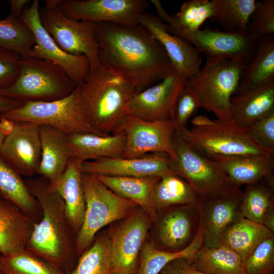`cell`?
Instances as JSON below:
<instances>
[{
	"label": "cell",
	"instance_id": "4dcf8cb0",
	"mask_svg": "<svg viewBox=\"0 0 274 274\" xmlns=\"http://www.w3.org/2000/svg\"><path fill=\"white\" fill-rule=\"evenodd\" d=\"M187 259L205 274H244V263L240 256L224 245L202 246Z\"/></svg>",
	"mask_w": 274,
	"mask_h": 274
},
{
	"label": "cell",
	"instance_id": "3957f363",
	"mask_svg": "<svg viewBox=\"0 0 274 274\" xmlns=\"http://www.w3.org/2000/svg\"><path fill=\"white\" fill-rule=\"evenodd\" d=\"M76 88L81 110L90 126L100 135L116 134L136 92L134 87L101 64L91 69Z\"/></svg>",
	"mask_w": 274,
	"mask_h": 274
},
{
	"label": "cell",
	"instance_id": "d590c367",
	"mask_svg": "<svg viewBox=\"0 0 274 274\" xmlns=\"http://www.w3.org/2000/svg\"><path fill=\"white\" fill-rule=\"evenodd\" d=\"M202 231L200 223L193 241L181 251H163L157 249L152 243H145L140 255L136 274H159L169 262L179 258H189L202 246Z\"/></svg>",
	"mask_w": 274,
	"mask_h": 274
},
{
	"label": "cell",
	"instance_id": "681fc988",
	"mask_svg": "<svg viewBox=\"0 0 274 274\" xmlns=\"http://www.w3.org/2000/svg\"><path fill=\"white\" fill-rule=\"evenodd\" d=\"M15 122L6 118H0V130L5 136L8 135L14 130Z\"/></svg>",
	"mask_w": 274,
	"mask_h": 274
},
{
	"label": "cell",
	"instance_id": "f1b7e54d",
	"mask_svg": "<svg viewBox=\"0 0 274 274\" xmlns=\"http://www.w3.org/2000/svg\"><path fill=\"white\" fill-rule=\"evenodd\" d=\"M94 176L116 194L135 202L152 221H156L158 214L152 204L151 194L161 177Z\"/></svg>",
	"mask_w": 274,
	"mask_h": 274
},
{
	"label": "cell",
	"instance_id": "30bf717a",
	"mask_svg": "<svg viewBox=\"0 0 274 274\" xmlns=\"http://www.w3.org/2000/svg\"><path fill=\"white\" fill-rule=\"evenodd\" d=\"M59 0H48L39 10L44 28L64 52L84 55L90 63V70L101 64L98 56L95 34L96 23L68 18L58 6Z\"/></svg>",
	"mask_w": 274,
	"mask_h": 274
},
{
	"label": "cell",
	"instance_id": "52a82bcc",
	"mask_svg": "<svg viewBox=\"0 0 274 274\" xmlns=\"http://www.w3.org/2000/svg\"><path fill=\"white\" fill-rule=\"evenodd\" d=\"M174 144L170 171L184 179L199 199H209L241 189L232 184L218 162L195 150L175 133Z\"/></svg>",
	"mask_w": 274,
	"mask_h": 274
},
{
	"label": "cell",
	"instance_id": "5b68a950",
	"mask_svg": "<svg viewBox=\"0 0 274 274\" xmlns=\"http://www.w3.org/2000/svg\"><path fill=\"white\" fill-rule=\"evenodd\" d=\"M246 65L227 59L206 63L187 79L184 86L195 96L199 108L213 113L217 119L232 122L230 99Z\"/></svg>",
	"mask_w": 274,
	"mask_h": 274
},
{
	"label": "cell",
	"instance_id": "9c48e42d",
	"mask_svg": "<svg viewBox=\"0 0 274 274\" xmlns=\"http://www.w3.org/2000/svg\"><path fill=\"white\" fill-rule=\"evenodd\" d=\"M15 122L47 125L66 134H98L88 124L81 110L77 88L68 96L50 101H28L15 109L0 115V118Z\"/></svg>",
	"mask_w": 274,
	"mask_h": 274
},
{
	"label": "cell",
	"instance_id": "9a60e30c",
	"mask_svg": "<svg viewBox=\"0 0 274 274\" xmlns=\"http://www.w3.org/2000/svg\"><path fill=\"white\" fill-rule=\"evenodd\" d=\"M151 221L141 208L125 218L109 236L112 263L110 274H136Z\"/></svg>",
	"mask_w": 274,
	"mask_h": 274
},
{
	"label": "cell",
	"instance_id": "74e56055",
	"mask_svg": "<svg viewBox=\"0 0 274 274\" xmlns=\"http://www.w3.org/2000/svg\"><path fill=\"white\" fill-rule=\"evenodd\" d=\"M35 44L33 35L27 25L19 17L10 14L0 20V48L20 55L30 56Z\"/></svg>",
	"mask_w": 274,
	"mask_h": 274
},
{
	"label": "cell",
	"instance_id": "f6af8a7d",
	"mask_svg": "<svg viewBox=\"0 0 274 274\" xmlns=\"http://www.w3.org/2000/svg\"><path fill=\"white\" fill-rule=\"evenodd\" d=\"M21 56L11 51L0 48V88L11 85L20 71Z\"/></svg>",
	"mask_w": 274,
	"mask_h": 274
},
{
	"label": "cell",
	"instance_id": "484cf974",
	"mask_svg": "<svg viewBox=\"0 0 274 274\" xmlns=\"http://www.w3.org/2000/svg\"><path fill=\"white\" fill-rule=\"evenodd\" d=\"M230 112L232 121L250 126L274 112V80L256 88L232 96Z\"/></svg>",
	"mask_w": 274,
	"mask_h": 274
},
{
	"label": "cell",
	"instance_id": "2e32d148",
	"mask_svg": "<svg viewBox=\"0 0 274 274\" xmlns=\"http://www.w3.org/2000/svg\"><path fill=\"white\" fill-rule=\"evenodd\" d=\"M187 78L173 69L162 80L136 92L128 107V114L148 121L173 119L174 108Z\"/></svg>",
	"mask_w": 274,
	"mask_h": 274
},
{
	"label": "cell",
	"instance_id": "db71d44e",
	"mask_svg": "<svg viewBox=\"0 0 274 274\" xmlns=\"http://www.w3.org/2000/svg\"><path fill=\"white\" fill-rule=\"evenodd\" d=\"M1 253H0V256H1Z\"/></svg>",
	"mask_w": 274,
	"mask_h": 274
},
{
	"label": "cell",
	"instance_id": "836d02e7",
	"mask_svg": "<svg viewBox=\"0 0 274 274\" xmlns=\"http://www.w3.org/2000/svg\"><path fill=\"white\" fill-rule=\"evenodd\" d=\"M274 235L264 226L243 217L225 232L219 244L224 245L238 254L244 263L256 247Z\"/></svg>",
	"mask_w": 274,
	"mask_h": 274
},
{
	"label": "cell",
	"instance_id": "e0dca14e",
	"mask_svg": "<svg viewBox=\"0 0 274 274\" xmlns=\"http://www.w3.org/2000/svg\"><path fill=\"white\" fill-rule=\"evenodd\" d=\"M200 199L191 205L170 208L158 213L156 220L157 249L181 251L195 237L200 223Z\"/></svg>",
	"mask_w": 274,
	"mask_h": 274
},
{
	"label": "cell",
	"instance_id": "d4e9b609",
	"mask_svg": "<svg viewBox=\"0 0 274 274\" xmlns=\"http://www.w3.org/2000/svg\"><path fill=\"white\" fill-rule=\"evenodd\" d=\"M39 126L41 157L38 174L52 183L63 173L73 157L68 135L49 125Z\"/></svg>",
	"mask_w": 274,
	"mask_h": 274
},
{
	"label": "cell",
	"instance_id": "b9f144b4",
	"mask_svg": "<svg viewBox=\"0 0 274 274\" xmlns=\"http://www.w3.org/2000/svg\"><path fill=\"white\" fill-rule=\"evenodd\" d=\"M273 272L274 235L260 243L244 263V274H271Z\"/></svg>",
	"mask_w": 274,
	"mask_h": 274
},
{
	"label": "cell",
	"instance_id": "44dd1931",
	"mask_svg": "<svg viewBox=\"0 0 274 274\" xmlns=\"http://www.w3.org/2000/svg\"><path fill=\"white\" fill-rule=\"evenodd\" d=\"M139 23L145 27L161 44L174 70L187 79L196 74L201 68V53L183 38L170 33L158 16L143 13Z\"/></svg>",
	"mask_w": 274,
	"mask_h": 274
},
{
	"label": "cell",
	"instance_id": "7dc6e473",
	"mask_svg": "<svg viewBox=\"0 0 274 274\" xmlns=\"http://www.w3.org/2000/svg\"><path fill=\"white\" fill-rule=\"evenodd\" d=\"M23 102L0 96V115L21 107Z\"/></svg>",
	"mask_w": 274,
	"mask_h": 274
},
{
	"label": "cell",
	"instance_id": "277c9868",
	"mask_svg": "<svg viewBox=\"0 0 274 274\" xmlns=\"http://www.w3.org/2000/svg\"><path fill=\"white\" fill-rule=\"evenodd\" d=\"M76 87L64 70L55 63L21 57L16 80L9 87L0 88V96L23 102L50 101L68 96Z\"/></svg>",
	"mask_w": 274,
	"mask_h": 274
},
{
	"label": "cell",
	"instance_id": "bcb514c9",
	"mask_svg": "<svg viewBox=\"0 0 274 274\" xmlns=\"http://www.w3.org/2000/svg\"><path fill=\"white\" fill-rule=\"evenodd\" d=\"M159 274H205L196 269L186 258L176 259L167 263Z\"/></svg>",
	"mask_w": 274,
	"mask_h": 274
},
{
	"label": "cell",
	"instance_id": "ab89813d",
	"mask_svg": "<svg viewBox=\"0 0 274 274\" xmlns=\"http://www.w3.org/2000/svg\"><path fill=\"white\" fill-rule=\"evenodd\" d=\"M1 274H65L26 249L0 256Z\"/></svg>",
	"mask_w": 274,
	"mask_h": 274
},
{
	"label": "cell",
	"instance_id": "cb8c5ba5",
	"mask_svg": "<svg viewBox=\"0 0 274 274\" xmlns=\"http://www.w3.org/2000/svg\"><path fill=\"white\" fill-rule=\"evenodd\" d=\"M35 222L12 202L0 198V253L9 255L26 249Z\"/></svg>",
	"mask_w": 274,
	"mask_h": 274
},
{
	"label": "cell",
	"instance_id": "9f6ffc18",
	"mask_svg": "<svg viewBox=\"0 0 274 274\" xmlns=\"http://www.w3.org/2000/svg\"><path fill=\"white\" fill-rule=\"evenodd\" d=\"M0 274H1V273H0Z\"/></svg>",
	"mask_w": 274,
	"mask_h": 274
},
{
	"label": "cell",
	"instance_id": "ffe728a7",
	"mask_svg": "<svg viewBox=\"0 0 274 274\" xmlns=\"http://www.w3.org/2000/svg\"><path fill=\"white\" fill-rule=\"evenodd\" d=\"M243 191L240 189L217 197L200 199V224L203 247L218 245L227 230L243 218L241 205Z\"/></svg>",
	"mask_w": 274,
	"mask_h": 274
},
{
	"label": "cell",
	"instance_id": "f5cc1de1",
	"mask_svg": "<svg viewBox=\"0 0 274 274\" xmlns=\"http://www.w3.org/2000/svg\"><path fill=\"white\" fill-rule=\"evenodd\" d=\"M0 198H2V196H1V194H0Z\"/></svg>",
	"mask_w": 274,
	"mask_h": 274
},
{
	"label": "cell",
	"instance_id": "816d5d0a",
	"mask_svg": "<svg viewBox=\"0 0 274 274\" xmlns=\"http://www.w3.org/2000/svg\"><path fill=\"white\" fill-rule=\"evenodd\" d=\"M5 137L6 136L4 135V134L0 130V148L5 140Z\"/></svg>",
	"mask_w": 274,
	"mask_h": 274
},
{
	"label": "cell",
	"instance_id": "7bdbcfd3",
	"mask_svg": "<svg viewBox=\"0 0 274 274\" xmlns=\"http://www.w3.org/2000/svg\"><path fill=\"white\" fill-rule=\"evenodd\" d=\"M199 108L195 96L184 86L178 96L174 108L173 120L176 134L187 127L189 120Z\"/></svg>",
	"mask_w": 274,
	"mask_h": 274
},
{
	"label": "cell",
	"instance_id": "f546056e",
	"mask_svg": "<svg viewBox=\"0 0 274 274\" xmlns=\"http://www.w3.org/2000/svg\"><path fill=\"white\" fill-rule=\"evenodd\" d=\"M0 194L17 206L35 223L42 216L41 207L30 192L25 180L0 155Z\"/></svg>",
	"mask_w": 274,
	"mask_h": 274
},
{
	"label": "cell",
	"instance_id": "f907efd6",
	"mask_svg": "<svg viewBox=\"0 0 274 274\" xmlns=\"http://www.w3.org/2000/svg\"><path fill=\"white\" fill-rule=\"evenodd\" d=\"M262 225L274 233V208L268 211L264 218Z\"/></svg>",
	"mask_w": 274,
	"mask_h": 274
},
{
	"label": "cell",
	"instance_id": "60d3db41",
	"mask_svg": "<svg viewBox=\"0 0 274 274\" xmlns=\"http://www.w3.org/2000/svg\"><path fill=\"white\" fill-rule=\"evenodd\" d=\"M248 33L259 39L262 37L274 34V1L256 2L248 25Z\"/></svg>",
	"mask_w": 274,
	"mask_h": 274
},
{
	"label": "cell",
	"instance_id": "e575fe53",
	"mask_svg": "<svg viewBox=\"0 0 274 274\" xmlns=\"http://www.w3.org/2000/svg\"><path fill=\"white\" fill-rule=\"evenodd\" d=\"M213 14L210 19L218 23L225 31L247 34L249 18L255 0H212Z\"/></svg>",
	"mask_w": 274,
	"mask_h": 274
},
{
	"label": "cell",
	"instance_id": "7402d4cb",
	"mask_svg": "<svg viewBox=\"0 0 274 274\" xmlns=\"http://www.w3.org/2000/svg\"><path fill=\"white\" fill-rule=\"evenodd\" d=\"M233 185L256 184L273 177L274 154L214 155Z\"/></svg>",
	"mask_w": 274,
	"mask_h": 274
},
{
	"label": "cell",
	"instance_id": "d6986e66",
	"mask_svg": "<svg viewBox=\"0 0 274 274\" xmlns=\"http://www.w3.org/2000/svg\"><path fill=\"white\" fill-rule=\"evenodd\" d=\"M169 156L165 153L147 154L134 158H102L83 162L81 170L91 175L162 177L172 173L169 167Z\"/></svg>",
	"mask_w": 274,
	"mask_h": 274
},
{
	"label": "cell",
	"instance_id": "ee69618b",
	"mask_svg": "<svg viewBox=\"0 0 274 274\" xmlns=\"http://www.w3.org/2000/svg\"><path fill=\"white\" fill-rule=\"evenodd\" d=\"M248 127L254 141L268 152L274 154V112Z\"/></svg>",
	"mask_w": 274,
	"mask_h": 274
},
{
	"label": "cell",
	"instance_id": "ba28073f",
	"mask_svg": "<svg viewBox=\"0 0 274 274\" xmlns=\"http://www.w3.org/2000/svg\"><path fill=\"white\" fill-rule=\"evenodd\" d=\"M176 134L208 157L270 153L254 141L249 127L238 125L233 121L208 118L204 125L191 129L186 127Z\"/></svg>",
	"mask_w": 274,
	"mask_h": 274
},
{
	"label": "cell",
	"instance_id": "8992f818",
	"mask_svg": "<svg viewBox=\"0 0 274 274\" xmlns=\"http://www.w3.org/2000/svg\"><path fill=\"white\" fill-rule=\"evenodd\" d=\"M82 184L86 210L76 238L79 257L93 244L101 228L127 218L139 207L133 201L115 193L93 175L83 173Z\"/></svg>",
	"mask_w": 274,
	"mask_h": 274
},
{
	"label": "cell",
	"instance_id": "8d00e7d4",
	"mask_svg": "<svg viewBox=\"0 0 274 274\" xmlns=\"http://www.w3.org/2000/svg\"><path fill=\"white\" fill-rule=\"evenodd\" d=\"M274 208V187L264 180L246 185L241 205L243 217L254 223L262 225L264 218Z\"/></svg>",
	"mask_w": 274,
	"mask_h": 274
},
{
	"label": "cell",
	"instance_id": "f35d334b",
	"mask_svg": "<svg viewBox=\"0 0 274 274\" xmlns=\"http://www.w3.org/2000/svg\"><path fill=\"white\" fill-rule=\"evenodd\" d=\"M111 253L109 237L101 234L78 258L73 270L68 274H110Z\"/></svg>",
	"mask_w": 274,
	"mask_h": 274
},
{
	"label": "cell",
	"instance_id": "c3c4849f",
	"mask_svg": "<svg viewBox=\"0 0 274 274\" xmlns=\"http://www.w3.org/2000/svg\"><path fill=\"white\" fill-rule=\"evenodd\" d=\"M29 0H11L10 4L11 5V13L10 14L19 17L21 15L25 5L29 3Z\"/></svg>",
	"mask_w": 274,
	"mask_h": 274
},
{
	"label": "cell",
	"instance_id": "1f68e13d",
	"mask_svg": "<svg viewBox=\"0 0 274 274\" xmlns=\"http://www.w3.org/2000/svg\"><path fill=\"white\" fill-rule=\"evenodd\" d=\"M151 200L158 214L170 208L196 204L200 199L184 179L170 173L161 177L155 184Z\"/></svg>",
	"mask_w": 274,
	"mask_h": 274
},
{
	"label": "cell",
	"instance_id": "83f0119b",
	"mask_svg": "<svg viewBox=\"0 0 274 274\" xmlns=\"http://www.w3.org/2000/svg\"><path fill=\"white\" fill-rule=\"evenodd\" d=\"M274 80V34L264 36L258 42L251 60L245 65L234 95Z\"/></svg>",
	"mask_w": 274,
	"mask_h": 274
},
{
	"label": "cell",
	"instance_id": "4316f807",
	"mask_svg": "<svg viewBox=\"0 0 274 274\" xmlns=\"http://www.w3.org/2000/svg\"><path fill=\"white\" fill-rule=\"evenodd\" d=\"M67 139L72 156L83 162L102 158L122 157L126 135L123 131L109 135L91 133H74L68 135Z\"/></svg>",
	"mask_w": 274,
	"mask_h": 274
},
{
	"label": "cell",
	"instance_id": "5bb4252c",
	"mask_svg": "<svg viewBox=\"0 0 274 274\" xmlns=\"http://www.w3.org/2000/svg\"><path fill=\"white\" fill-rule=\"evenodd\" d=\"M150 4L146 0H59L58 6L73 19L133 25L139 24Z\"/></svg>",
	"mask_w": 274,
	"mask_h": 274
},
{
	"label": "cell",
	"instance_id": "7a4b0ae2",
	"mask_svg": "<svg viewBox=\"0 0 274 274\" xmlns=\"http://www.w3.org/2000/svg\"><path fill=\"white\" fill-rule=\"evenodd\" d=\"M25 182L42 211L41 219L33 225L26 250L68 274L79 256L76 236L67 220L64 201L46 179L29 178Z\"/></svg>",
	"mask_w": 274,
	"mask_h": 274
},
{
	"label": "cell",
	"instance_id": "603a6c76",
	"mask_svg": "<svg viewBox=\"0 0 274 274\" xmlns=\"http://www.w3.org/2000/svg\"><path fill=\"white\" fill-rule=\"evenodd\" d=\"M82 163L72 157L63 173L54 182H49L64 201L67 220L76 236L83 224L86 210Z\"/></svg>",
	"mask_w": 274,
	"mask_h": 274
},
{
	"label": "cell",
	"instance_id": "8fae6325",
	"mask_svg": "<svg viewBox=\"0 0 274 274\" xmlns=\"http://www.w3.org/2000/svg\"><path fill=\"white\" fill-rule=\"evenodd\" d=\"M165 26L169 32L185 39L203 53L206 63L227 59L247 64L253 57L259 40L248 33H230L209 26L195 32L181 31L165 24Z\"/></svg>",
	"mask_w": 274,
	"mask_h": 274
},
{
	"label": "cell",
	"instance_id": "6da1fadb",
	"mask_svg": "<svg viewBox=\"0 0 274 274\" xmlns=\"http://www.w3.org/2000/svg\"><path fill=\"white\" fill-rule=\"evenodd\" d=\"M95 34L102 64L142 91L174 69L161 44L141 24L97 23Z\"/></svg>",
	"mask_w": 274,
	"mask_h": 274
},
{
	"label": "cell",
	"instance_id": "d6a6232c",
	"mask_svg": "<svg viewBox=\"0 0 274 274\" xmlns=\"http://www.w3.org/2000/svg\"><path fill=\"white\" fill-rule=\"evenodd\" d=\"M156 8L158 17L169 28L183 31L195 32L212 17L213 11L212 1L188 0L181 5L175 15H169L159 1H150Z\"/></svg>",
	"mask_w": 274,
	"mask_h": 274
},
{
	"label": "cell",
	"instance_id": "4fadbf2b",
	"mask_svg": "<svg viewBox=\"0 0 274 274\" xmlns=\"http://www.w3.org/2000/svg\"><path fill=\"white\" fill-rule=\"evenodd\" d=\"M123 131L126 142L122 158H134L150 153L174 155L175 126L173 119L148 121L127 114L117 133Z\"/></svg>",
	"mask_w": 274,
	"mask_h": 274
},
{
	"label": "cell",
	"instance_id": "ac0fdd59",
	"mask_svg": "<svg viewBox=\"0 0 274 274\" xmlns=\"http://www.w3.org/2000/svg\"><path fill=\"white\" fill-rule=\"evenodd\" d=\"M15 123L14 130L5 137L0 148V155L20 175L31 178L38 174L41 161L39 126Z\"/></svg>",
	"mask_w": 274,
	"mask_h": 274
},
{
	"label": "cell",
	"instance_id": "7c38bea8",
	"mask_svg": "<svg viewBox=\"0 0 274 274\" xmlns=\"http://www.w3.org/2000/svg\"><path fill=\"white\" fill-rule=\"evenodd\" d=\"M39 2L35 0L25 7L19 18L32 31L35 44L30 56L51 61L64 70L76 87L82 84L90 72V61L84 55H76L63 51L44 28L40 20Z\"/></svg>",
	"mask_w": 274,
	"mask_h": 274
},
{
	"label": "cell",
	"instance_id": "11a10c76",
	"mask_svg": "<svg viewBox=\"0 0 274 274\" xmlns=\"http://www.w3.org/2000/svg\"><path fill=\"white\" fill-rule=\"evenodd\" d=\"M271 274H274V273H271Z\"/></svg>",
	"mask_w": 274,
	"mask_h": 274
}]
</instances>
